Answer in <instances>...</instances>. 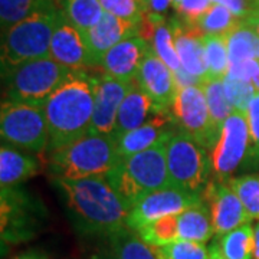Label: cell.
Segmentation results:
<instances>
[{
	"label": "cell",
	"mask_w": 259,
	"mask_h": 259,
	"mask_svg": "<svg viewBox=\"0 0 259 259\" xmlns=\"http://www.w3.org/2000/svg\"><path fill=\"white\" fill-rule=\"evenodd\" d=\"M54 182L64 194L66 210L79 235L104 239L127 226L130 209L105 176L55 179Z\"/></svg>",
	"instance_id": "cell-1"
},
{
	"label": "cell",
	"mask_w": 259,
	"mask_h": 259,
	"mask_svg": "<svg viewBox=\"0 0 259 259\" xmlns=\"http://www.w3.org/2000/svg\"><path fill=\"white\" fill-rule=\"evenodd\" d=\"M97 76L85 69L71 71L44 104L49 131V154L90 133Z\"/></svg>",
	"instance_id": "cell-2"
},
{
	"label": "cell",
	"mask_w": 259,
	"mask_h": 259,
	"mask_svg": "<svg viewBox=\"0 0 259 259\" xmlns=\"http://www.w3.org/2000/svg\"><path fill=\"white\" fill-rule=\"evenodd\" d=\"M168 140L170 137L148 150L121 158L105 175L110 186L128 209L143 196L171 186L166 157Z\"/></svg>",
	"instance_id": "cell-3"
},
{
	"label": "cell",
	"mask_w": 259,
	"mask_h": 259,
	"mask_svg": "<svg viewBox=\"0 0 259 259\" xmlns=\"http://www.w3.org/2000/svg\"><path fill=\"white\" fill-rule=\"evenodd\" d=\"M121 160L114 134L88 133L49 154V170L55 179L79 180L105 176Z\"/></svg>",
	"instance_id": "cell-4"
},
{
	"label": "cell",
	"mask_w": 259,
	"mask_h": 259,
	"mask_svg": "<svg viewBox=\"0 0 259 259\" xmlns=\"http://www.w3.org/2000/svg\"><path fill=\"white\" fill-rule=\"evenodd\" d=\"M62 19V9L52 6L5 30L2 35V75L29 61L49 58L52 35Z\"/></svg>",
	"instance_id": "cell-5"
},
{
	"label": "cell",
	"mask_w": 259,
	"mask_h": 259,
	"mask_svg": "<svg viewBox=\"0 0 259 259\" xmlns=\"http://www.w3.org/2000/svg\"><path fill=\"white\" fill-rule=\"evenodd\" d=\"M72 69L58 64L52 58L29 61L3 74L8 100L44 107Z\"/></svg>",
	"instance_id": "cell-6"
},
{
	"label": "cell",
	"mask_w": 259,
	"mask_h": 259,
	"mask_svg": "<svg viewBox=\"0 0 259 259\" xmlns=\"http://www.w3.org/2000/svg\"><path fill=\"white\" fill-rule=\"evenodd\" d=\"M2 141L28 151L42 154L49 147V131L44 107L5 100L0 110Z\"/></svg>",
	"instance_id": "cell-7"
},
{
	"label": "cell",
	"mask_w": 259,
	"mask_h": 259,
	"mask_svg": "<svg viewBox=\"0 0 259 259\" xmlns=\"http://www.w3.org/2000/svg\"><path fill=\"white\" fill-rule=\"evenodd\" d=\"M166 157L171 186L202 194L212 176L209 151L179 130L167 143Z\"/></svg>",
	"instance_id": "cell-8"
},
{
	"label": "cell",
	"mask_w": 259,
	"mask_h": 259,
	"mask_svg": "<svg viewBox=\"0 0 259 259\" xmlns=\"http://www.w3.org/2000/svg\"><path fill=\"white\" fill-rule=\"evenodd\" d=\"M249 147L250 136L246 114L235 108L229 118L225 121L219 137L209 151L212 164L210 179L228 183L232 175L245 164Z\"/></svg>",
	"instance_id": "cell-9"
},
{
	"label": "cell",
	"mask_w": 259,
	"mask_h": 259,
	"mask_svg": "<svg viewBox=\"0 0 259 259\" xmlns=\"http://www.w3.org/2000/svg\"><path fill=\"white\" fill-rule=\"evenodd\" d=\"M171 115L180 131L207 151L212 150L218 136L213 131L203 87L193 85L179 88L171 104Z\"/></svg>",
	"instance_id": "cell-10"
},
{
	"label": "cell",
	"mask_w": 259,
	"mask_h": 259,
	"mask_svg": "<svg viewBox=\"0 0 259 259\" xmlns=\"http://www.w3.org/2000/svg\"><path fill=\"white\" fill-rule=\"evenodd\" d=\"M39 207L25 192L15 187H2V242L29 241L39 232Z\"/></svg>",
	"instance_id": "cell-11"
},
{
	"label": "cell",
	"mask_w": 259,
	"mask_h": 259,
	"mask_svg": "<svg viewBox=\"0 0 259 259\" xmlns=\"http://www.w3.org/2000/svg\"><path fill=\"white\" fill-rule=\"evenodd\" d=\"M202 196L177 187H166L146 194L133 204L127 216V228L137 232L143 226L170 214H179L194 204L202 203Z\"/></svg>",
	"instance_id": "cell-12"
},
{
	"label": "cell",
	"mask_w": 259,
	"mask_h": 259,
	"mask_svg": "<svg viewBox=\"0 0 259 259\" xmlns=\"http://www.w3.org/2000/svg\"><path fill=\"white\" fill-rule=\"evenodd\" d=\"M200 196L210 213L214 235L223 236L243 223L250 222L249 214L245 210L241 199L226 182L210 179Z\"/></svg>",
	"instance_id": "cell-13"
},
{
	"label": "cell",
	"mask_w": 259,
	"mask_h": 259,
	"mask_svg": "<svg viewBox=\"0 0 259 259\" xmlns=\"http://www.w3.org/2000/svg\"><path fill=\"white\" fill-rule=\"evenodd\" d=\"M134 82L121 81L110 75L102 74L97 76L95 83V100L90 133L95 134H114L117 125L118 111L125 95Z\"/></svg>",
	"instance_id": "cell-14"
},
{
	"label": "cell",
	"mask_w": 259,
	"mask_h": 259,
	"mask_svg": "<svg viewBox=\"0 0 259 259\" xmlns=\"http://www.w3.org/2000/svg\"><path fill=\"white\" fill-rule=\"evenodd\" d=\"M49 58L72 71H81L94 66L85 35L72 23H69L65 16L52 35Z\"/></svg>",
	"instance_id": "cell-15"
},
{
	"label": "cell",
	"mask_w": 259,
	"mask_h": 259,
	"mask_svg": "<svg viewBox=\"0 0 259 259\" xmlns=\"http://www.w3.org/2000/svg\"><path fill=\"white\" fill-rule=\"evenodd\" d=\"M136 82L161 108H170L177 94L175 72L150 48Z\"/></svg>",
	"instance_id": "cell-16"
},
{
	"label": "cell",
	"mask_w": 259,
	"mask_h": 259,
	"mask_svg": "<svg viewBox=\"0 0 259 259\" xmlns=\"http://www.w3.org/2000/svg\"><path fill=\"white\" fill-rule=\"evenodd\" d=\"M171 125H175V118L168 112V108L158 107L151 114L147 122H144L141 127L133 130L124 136L115 137L120 157L124 158L141 153L156 146L161 140L171 137L175 134Z\"/></svg>",
	"instance_id": "cell-17"
},
{
	"label": "cell",
	"mask_w": 259,
	"mask_h": 259,
	"mask_svg": "<svg viewBox=\"0 0 259 259\" xmlns=\"http://www.w3.org/2000/svg\"><path fill=\"white\" fill-rule=\"evenodd\" d=\"M170 26L173 30L175 45L182 68L186 72L207 82L204 33L197 25H189L180 19H173Z\"/></svg>",
	"instance_id": "cell-18"
},
{
	"label": "cell",
	"mask_w": 259,
	"mask_h": 259,
	"mask_svg": "<svg viewBox=\"0 0 259 259\" xmlns=\"http://www.w3.org/2000/svg\"><path fill=\"white\" fill-rule=\"evenodd\" d=\"M151 45L140 36H131L115 47H112L102 56L101 64L104 74L121 81L136 82L140 66L147 55Z\"/></svg>",
	"instance_id": "cell-19"
},
{
	"label": "cell",
	"mask_w": 259,
	"mask_h": 259,
	"mask_svg": "<svg viewBox=\"0 0 259 259\" xmlns=\"http://www.w3.org/2000/svg\"><path fill=\"white\" fill-rule=\"evenodd\" d=\"M139 28L140 22L117 18L105 12L101 20L83 33L93 56L94 66H100L102 56L112 47L128 37L137 36Z\"/></svg>",
	"instance_id": "cell-20"
},
{
	"label": "cell",
	"mask_w": 259,
	"mask_h": 259,
	"mask_svg": "<svg viewBox=\"0 0 259 259\" xmlns=\"http://www.w3.org/2000/svg\"><path fill=\"white\" fill-rule=\"evenodd\" d=\"M100 241V246L88 259H158L154 248L127 226Z\"/></svg>",
	"instance_id": "cell-21"
},
{
	"label": "cell",
	"mask_w": 259,
	"mask_h": 259,
	"mask_svg": "<svg viewBox=\"0 0 259 259\" xmlns=\"http://www.w3.org/2000/svg\"><path fill=\"white\" fill-rule=\"evenodd\" d=\"M157 108L156 102L140 88L137 82H134L121 104L114 137H120L141 127Z\"/></svg>",
	"instance_id": "cell-22"
},
{
	"label": "cell",
	"mask_w": 259,
	"mask_h": 259,
	"mask_svg": "<svg viewBox=\"0 0 259 259\" xmlns=\"http://www.w3.org/2000/svg\"><path fill=\"white\" fill-rule=\"evenodd\" d=\"M36 157L28 151L2 143L0 147V185L15 187L37 175Z\"/></svg>",
	"instance_id": "cell-23"
},
{
	"label": "cell",
	"mask_w": 259,
	"mask_h": 259,
	"mask_svg": "<svg viewBox=\"0 0 259 259\" xmlns=\"http://www.w3.org/2000/svg\"><path fill=\"white\" fill-rule=\"evenodd\" d=\"M179 219V239L206 243L214 235L210 213L207 206L202 202L186 209L177 214Z\"/></svg>",
	"instance_id": "cell-24"
},
{
	"label": "cell",
	"mask_w": 259,
	"mask_h": 259,
	"mask_svg": "<svg viewBox=\"0 0 259 259\" xmlns=\"http://www.w3.org/2000/svg\"><path fill=\"white\" fill-rule=\"evenodd\" d=\"M255 228L250 222L219 236L218 249L225 259H253Z\"/></svg>",
	"instance_id": "cell-25"
},
{
	"label": "cell",
	"mask_w": 259,
	"mask_h": 259,
	"mask_svg": "<svg viewBox=\"0 0 259 259\" xmlns=\"http://www.w3.org/2000/svg\"><path fill=\"white\" fill-rule=\"evenodd\" d=\"M65 19L82 33L94 28L104 16L100 0H59Z\"/></svg>",
	"instance_id": "cell-26"
},
{
	"label": "cell",
	"mask_w": 259,
	"mask_h": 259,
	"mask_svg": "<svg viewBox=\"0 0 259 259\" xmlns=\"http://www.w3.org/2000/svg\"><path fill=\"white\" fill-rule=\"evenodd\" d=\"M59 6V0H0L2 32L39 10ZM61 8V6H59Z\"/></svg>",
	"instance_id": "cell-27"
},
{
	"label": "cell",
	"mask_w": 259,
	"mask_h": 259,
	"mask_svg": "<svg viewBox=\"0 0 259 259\" xmlns=\"http://www.w3.org/2000/svg\"><path fill=\"white\" fill-rule=\"evenodd\" d=\"M241 25V19L235 16L231 10L219 3H212L209 10L197 22V26L204 35L225 37L229 36Z\"/></svg>",
	"instance_id": "cell-28"
},
{
	"label": "cell",
	"mask_w": 259,
	"mask_h": 259,
	"mask_svg": "<svg viewBox=\"0 0 259 259\" xmlns=\"http://www.w3.org/2000/svg\"><path fill=\"white\" fill-rule=\"evenodd\" d=\"M203 88L206 100H207L209 112H210L213 131L219 137L225 121L229 118V115L235 108L232 107L231 101L226 95L223 79H210L204 83Z\"/></svg>",
	"instance_id": "cell-29"
},
{
	"label": "cell",
	"mask_w": 259,
	"mask_h": 259,
	"mask_svg": "<svg viewBox=\"0 0 259 259\" xmlns=\"http://www.w3.org/2000/svg\"><path fill=\"white\" fill-rule=\"evenodd\" d=\"M204 51L207 64V79H225L231 66L228 37L204 35Z\"/></svg>",
	"instance_id": "cell-30"
},
{
	"label": "cell",
	"mask_w": 259,
	"mask_h": 259,
	"mask_svg": "<svg viewBox=\"0 0 259 259\" xmlns=\"http://www.w3.org/2000/svg\"><path fill=\"white\" fill-rule=\"evenodd\" d=\"M228 49L231 64L243 59H259V35L242 22L241 26L228 36Z\"/></svg>",
	"instance_id": "cell-31"
},
{
	"label": "cell",
	"mask_w": 259,
	"mask_h": 259,
	"mask_svg": "<svg viewBox=\"0 0 259 259\" xmlns=\"http://www.w3.org/2000/svg\"><path fill=\"white\" fill-rule=\"evenodd\" d=\"M139 236L153 248H160L179 239V219L177 214H170L148 223L137 231Z\"/></svg>",
	"instance_id": "cell-32"
},
{
	"label": "cell",
	"mask_w": 259,
	"mask_h": 259,
	"mask_svg": "<svg viewBox=\"0 0 259 259\" xmlns=\"http://www.w3.org/2000/svg\"><path fill=\"white\" fill-rule=\"evenodd\" d=\"M228 185L241 199L250 221H259V173L232 177L228 180Z\"/></svg>",
	"instance_id": "cell-33"
},
{
	"label": "cell",
	"mask_w": 259,
	"mask_h": 259,
	"mask_svg": "<svg viewBox=\"0 0 259 259\" xmlns=\"http://www.w3.org/2000/svg\"><path fill=\"white\" fill-rule=\"evenodd\" d=\"M151 49L173 72H177L182 68L180 59L177 55L176 45H175L173 30L170 25H167L164 18H161L157 22L154 36L151 40Z\"/></svg>",
	"instance_id": "cell-34"
},
{
	"label": "cell",
	"mask_w": 259,
	"mask_h": 259,
	"mask_svg": "<svg viewBox=\"0 0 259 259\" xmlns=\"http://www.w3.org/2000/svg\"><path fill=\"white\" fill-rule=\"evenodd\" d=\"M158 259H210V248L193 241H176L154 248Z\"/></svg>",
	"instance_id": "cell-35"
},
{
	"label": "cell",
	"mask_w": 259,
	"mask_h": 259,
	"mask_svg": "<svg viewBox=\"0 0 259 259\" xmlns=\"http://www.w3.org/2000/svg\"><path fill=\"white\" fill-rule=\"evenodd\" d=\"M223 85H225V91H226V95L231 101L232 107L246 112L250 101L253 100L255 94L258 93L256 88L253 87V83L235 79L232 76H225Z\"/></svg>",
	"instance_id": "cell-36"
},
{
	"label": "cell",
	"mask_w": 259,
	"mask_h": 259,
	"mask_svg": "<svg viewBox=\"0 0 259 259\" xmlns=\"http://www.w3.org/2000/svg\"><path fill=\"white\" fill-rule=\"evenodd\" d=\"M102 9L117 18L141 22L147 13L143 0H100Z\"/></svg>",
	"instance_id": "cell-37"
},
{
	"label": "cell",
	"mask_w": 259,
	"mask_h": 259,
	"mask_svg": "<svg viewBox=\"0 0 259 259\" xmlns=\"http://www.w3.org/2000/svg\"><path fill=\"white\" fill-rule=\"evenodd\" d=\"M246 120L249 127L250 147L245 166L258 168L259 167V93L255 94L253 100L250 101L246 110Z\"/></svg>",
	"instance_id": "cell-38"
},
{
	"label": "cell",
	"mask_w": 259,
	"mask_h": 259,
	"mask_svg": "<svg viewBox=\"0 0 259 259\" xmlns=\"http://www.w3.org/2000/svg\"><path fill=\"white\" fill-rule=\"evenodd\" d=\"M212 3V0H176L173 3V9L180 20L189 25H197Z\"/></svg>",
	"instance_id": "cell-39"
},
{
	"label": "cell",
	"mask_w": 259,
	"mask_h": 259,
	"mask_svg": "<svg viewBox=\"0 0 259 259\" xmlns=\"http://www.w3.org/2000/svg\"><path fill=\"white\" fill-rule=\"evenodd\" d=\"M259 72V59H243L238 62H232L229 72L226 76H232L235 79H241L246 82H252L253 78Z\"/></svg>",
	"instance_id": "cell-40"
},
{
	"label": "cell",
	"mask_w": 259,
	"mask_h": 259,
	"mask_svg": "<svg viewBox=\"0 0 259 259\" xmlns=\"http://www.w3.org/2000/svg\"><path fill=\"white\" fill-rule=\"evenodd\" d=\"M212 2L228 8L242 22L255 12V5L252 0H212Z\"/></svg>",
	"instance_id": "cell-41"
},
{
	"label": "cell",
	"mask_w": 259,
	"mask_h": 259,
	"mask_svg": "<svg viewBox=\"0 0 259 259\" xmlns=\"http://www.w3.org/2000/svg\"><path fill=\"white\" fill-rule=\"evenodd\" d=\"M173 2L175 0H144V5L148 13L163 15L170 6H173Z\"/></svg>",
	"instance_id": "cell-42"
},
{
	"label": "cell",
	"mask_w": 259,
	"mask_h": 259,
	"mask_svg": "<svg viewBox=\"0 0 259 259\" xmlns=\"http://www.w3.org/2000/svg\"><path fill=\"white\" fill-rule=\"evenodd\" d=\"M10 259H51L49 258V255H48L47 252H44V250L40 249H29L25 250V252H22V253H19L16 256H13V258Z\"/></svg>",
	"instance_id": "cell-43"
},
{
	"label": "cell",
	"mask_w": 259,
	"mask_h": 259,
	"mask_svg": "<svg viewBox=\"0 0 259 259\" xmlns=\"http://www.w3.org/2000/svg\"><path fill=\"white\" fill-rule=\"evenodd\" d=\"M243 23H246L248 26H250L259 35V13L253 12L250 16H248V18L243 20Z\"/></svg>",
	"instance_id": "cell-44"
},
{
	"label": "cell",
	"mask_w": 259,
	"mask_h": 259,
	"mask_svg": "<svg viewBox=\"0 0 259 259\" xmlns=\"http://www.w3.org/2000/svg\"><path fill=\"white\" fill-rule=\"evenodd\" d=\"M253 259H259V222L255 226V248H253Z\"/></svg>",
	"instance_id": "cell-45"
},
{
	"label": "cell",
	"mask_w": 259,
	"mask_h": 259,
	"mask_svg": "<svg viewBox=\"0 0 259 259\" xmlns=\"http://www.w3.org/2000/svg\"><path fill=\"white\" fill-rule=\"evenodd\" d=\"M210 259H225L221 255L219 249H218V243H214L213 246H210Z\"/></svg>",
	"instance_id": "cell-46"
},
{
	"label": "cell",
	"mask_w": 259,
	"mask_h": 259,
	"mask_svg": "<svg viewBox=\"0 0 259 259\" xmlns=\"http://www.w3.org/2000/svg\"><path fill=\"white\" fill-rule=\"evenodd\" d=\"M252 83H253V87L256 88V91H258V93H259V72H258V75H256V76L253 78V81H252Z\"/></svg>",
	"instance_id": "cell-47"
},
{
	"label": "cell",
	"mask_w": 259,
	"mask_h": 259,
	"mask_svg": "<svg viewBox=\"0 0 259 259\" xmlns=\"http://www.w3.org/2000/svg\"><path fill=\"white\" fill-rule=\"evenodd\" d=\"M253 5H255V10H259V0H252Z\"/></svg>",
	"instance_id": "cell-48"
},
{
	"label": "cell",
	"mask_w": 259,
	"mask_h": 259,
	"mask_svg": "<svg viewBox=\"0 0 259 259\" xmlns=\"http://www.w3.org/2000/svg\"><path fill=\"white\" fill-rule=\"evenodd\" d=\"M255 12H256V13H259V10H255Z\"/></svg>",
	"instance_id": "cell-49"
},
{
	"label": "cell",
	"mask_w": 259,
	"mask_h": 259,
	"mask_svg": "<svg viewBox=\"0 0 259 259\" xmlns=\"http://www.w3.org/2000/svg\"><path fill=\"white\" fill-rule=\"evenodd\" d=\"M175 2H176V0H175ZM175 2H173V3H175Z\"/></svg>",
	"instance_id": "cell-50"
},
{
	"label": "cell",
	"mask_w": 259,
	"mask_h": 259,
	"mask_svg": "<svg viewBox=\"0 0 259 259\" xmlns=\"http://www.w3.org/2000/svg\"><path fill=\"white\" fill-rule=\"evenodd\" d=\"M143 2H144V0H143Z\"/></svg>",
	"instance_id": "cell-51"
}]
</instances>
